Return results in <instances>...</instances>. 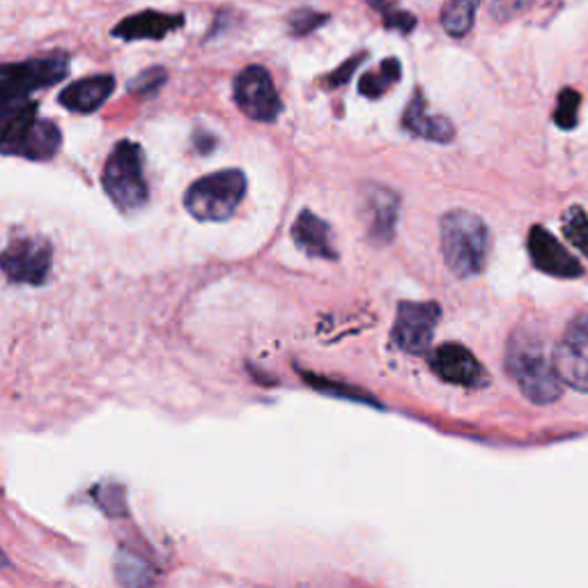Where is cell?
Masks as SVG:
<instances>
[{
  "mask_svg": "<svg viewBox=\"0 0 588 588\" xmlns=\"http://www.w3.org/2000/svg\"><path fill=\"white\" fill-rule=\"evenodd\" d=\"M329 19L332 16L324 14V12H317V10H311V8H299L288 16L290 35L292 37H307V35L315 33L317 28H322Z\"/></svg>",
  "mask_w": 588,
  "mask_h": 588,
  "instance_id": "obj_21",
  "label": "cell"
},
{
  "mask_svg": "<svg viewBox=\"0 0 588 588\" xmlns=\"http://www.w3.org/2000/svg\"><path fill=\"white\" fill-rule=\"evenodd\" d=\"M527 249L533 267L544 274H552L556 278H579L584 274L579 260L573 257V253L542 226H533L529 230Z\"/></svg>",
  "mask_w": 588,
  "mask_h": 588,
  "instance_id": "obj_10",
  "label": "cell"
},
{
  "mask_svg": "<svg viewBox=\"0 0 588 588\" xmlns=\"http://www.w3.org/2000/svg\"><path fill=\"white\" fill-rule=\"evenodd\" d=\"M5 568H10V561L5 559L3 552H0V571H5Z\"/></svg>",
  "mask_w": 588,
  "mask_h": 588,
  "instance_id": "obj_29",
  "label": "cell"
},
{
  "mask_svg": "<svg viewBox=\"0 0 588 588\" xmlns=\"http://www.w3.org/2000/svg\"><path fill=\"white\" fill-rule=\"evenodd\" d=\"M384 28L386 31H398L403 35L411 33L413 28H417V16L409 14V12H400V10H384Z\"/></svg>",
  "mask_w": 588,
  "mask_h": 588,
  "instance_id": "obj_27",
  "label": "cell"
},
{
  "mask_svg": "<svg viewBox=\"0 0 588 588\" xmlns=\"http://www.w3.org/2000/svg\"><path fill=\"white\" fill-rule=\"evenodd\" d=\"M531 3L533 0H494L492 8H490V14H492V19L504 24V21H511V19L519 16L521 12H527L531 8Z\"/></svg>",
  "mask_w": 588,
  "mask_h": 588,
  "instance_id": "obj_24",
  "label": "cell"
},
{
  "mask_svg": "<svg viewBox=\"0 0 588 588\" xmlns=\"http://www.w3.org/2000/svg\"><path fill=\"white\" fill-rule=\"evenodd\" d=\"M62 136L56 122L37 118V104L26 99L0 116V152L33 161L51 159Z\"/></svg>",
  "mask_w": 588,
  "mask_h": 588,
  "instance_id": "obj_3",
  "label": "cell"
},
{
  "mask_svg": "<svg viewBox=\"0 0 588 588\" xmlns=\"http://www.w3.org/2000/svg\"><path fill=\"white\" fill-rule=\"evenodd\" d=\"M506 370L511 380L536 405H552L563 394L552 355L544 340L531 329L513 332L506 350Z\"/></svg>",
  "mask_w": 588,
  "mask_h": 588,
  "instance_id": "obj_1",
  "label": "cell"
},
{
  "mask_svg": "<svg viewBox=\"0 0 588 588\" xmlns=\"http://www.w3.org/2000/svg\"><path fill=\"white\" fill-rule=\"evenodd\" d=\"M363 212H365V226H368L370 239L377 244H388L396 235L398 216H400L398 193L380 184L365 187Z\"/></svg>",
  "mask_w": 588,
  "mask_h": 588,
  "instance_id": "obj_11",
  "label": "cell"
},
{
  "mask_svg": "<svg viewBox=\"0 0 588 588\" xmlns=\"http://www.w3.org/2000/svg\"><path fill=\"white\" fill-rule=\"evenodd\" d=\"M552 361L563 384L588 394V357L577 352L573 345L561 340L552 355Z\"/></svg>",
  "mask_w": 588,
  "mask_h": 588,
  "instance_id": "obj_16",
  "label": "cell"
},
{
  "mask_svg": "<svg viewBox=\"0 0 588 588\" xmlns=\"http://www.w3.org/2000/svg\"><path fill=\"white\" fill-rule=\"evenodd\" d=\"M108 199L122 212H134L147 203V180L143 149L134 141H120L108 157L101 176Z\"/></svg>",
  "mask_w": 588,
  "mask_h": 588,
  "instance_id": "obj_4",
  "label": "cell"
},
{
  "mask_svg": "<svg viewBox=\"0 0 588 588\" xmlns=\"http://www.w3.org/2000/svg\"><path fill=\"white\" fill-rule=\"evenodd\" d=\"M400 74H403L400 60L386 58L375 72H368L359 79V93L368 99H380L400 81Z\"/></svg>",
  "mask_w": 588,
  "mask_h": 588,
  "instance_id": "obj_17",
  "label": "cell"
},
{
  "mask_svg": "<svg viewBox=\"0 0 588 588\" xmlns=\"http://www.w3.org/2000/svg\"><path fill=\"white\" fill-rule=\"evenodd\" d=\"M101 496H97V501H99V506L108 513V511H111V501H118V504H124V496H122V490L120 488H116V485H111V488H99L97 490Z\"/></svg>",
  "mask_w": 588,
  "mask_h": 588,
  "instance_id": "obj_28",
  "label": "cell"
},
{
  "mask_svg": "<svg viewBox=\"0 0 588 588\" xmlns=\"http://www.w3.org/2000/svg\"><path fill=\"white\" fill-rule=\"evenodd\" d=\"M579 106L581 95L575 88H563L554 108V124L561 129H575L579 122Z\"/></svg>",
  "mask_w": 588,
  "mask_h": 588,
  "instance_id": "obj_20",
  "label": "cell"
},
{
  "mask_svg": "<svg viewBox=\"0 0 588 588\" xmlns=\"http://www.w3.org/2000/svg\"><path fill=\"white\" fill-rule=\"evenodd\" d=\"M53 249L41 237L12 239L5 251H0V269L12 283L41 286L49 278Z\"/></svg>",
  "mask_w": 588,
  "mask_h": 588,
  "instance_id": "obj_7",
  "label": "cell"
},
{
  "mask_svg": "<svg viewBox=\"0 0 588 588\" xmlns=\"http://www.w3.org/2000/svg\"><path fill=\"white\" fill-rule=\"evenodd\" d=\"M247 193L242 170H219L195 180L184 193L187 212L199 221H226Z\"/></svg>",
  "mask_w": 588,
  "mask_h": 588,
  "instance_id": "obj_5",
  "label": "cell"
},
{
  "mask_svg": "<svg viewBox=\"0 0 588 588\" xmlns=\"http://www.w3.org/2000/svg\"><path fill=\"white\" fill-rule=\"evenodd\" d=\"M292 237H295V244L311 257H322V260L338 257V251L334 249V242H332L329 224L309 209L297 216V221L292 226Z\"/></svg>",
  "mask_w": 588,
  "mask_h": 588,
  "instance_id": "obj_15",
  "label": "cell"
},
{
  "mask_svg": "<svg viewBox=\"0 0 588 588\" xmlns=\"http://www.w3.org/2000/svg\"><path fill=\"white\" fill-rule=\"evenodd\" d=\"M563 235L568 237V242L579 249L588 257V214L573 205L563 212Z\"/></svg>",
  "mask_w": 588,
  "mask_h": 588,
  "instance_id": "obj_19",
  "label": "cell"
},
{
  "mask_svg": "<svg viewBox=\"0 0 588 588\" xmlns=\"http://www.w3.org/2000/svg\"><path fill=\"white\" fill-rule=\"evenodd\" d=\"M563 343L573 345L577 352H581L584 357H588V315L577 317L568 326V332H565V336H563Z\"/></svg>",
  "mask_w": 588,
  "mask_h": 588,
  "instance_id": "obj_25",
  "label": "cell"
},
{
  "mask_svg": "<svg viewBox=\"0 0 588 588\" xmlns=\"http://www.w3.org/2000/svg\"><path fill=\"white\" fill-rule=\"evenodd\" d=\"M442 255L446 267L460 278H471L485 269L492 235L481 216L469 209H451L440 221Z\"/></svg>",
  "mask_w": 588,
  "mask_h": 588,
  "instance_id": "obj_2",
  "label": "cell"
},
{
  "mask_svg": "<svg viewBox=\"0 0 588 588\" xmlns=\"http://www.w3.org/2000/svg\"><path fill=\"white\" fill-rule=\"evenodd\" d=\"M430 365L434 375L442 377L448 384L467 386V388H481L488 384V373L465 345L444 343L430 355Z\"/></svg>",
  "mask_w": 588,
  "mask_h": 588,
  "instance_id": "obj_9",
  "label": "cell"
},
{
  "mask_svg": "<svg viewBox=\"0 0 588 588\" xmlns=\"http://www.w3.org/2000/svg\"><path fill=\"white\" fill-rule=\"evenodd\" d=\"M442 317L440 303L403 301L394 324V343L407 355H423L430 350L434 326Z\"/></svg>",
  "mask_w": 588,
  "mask_h": 588,
  "instance_id": "obj_8",
  "label": "cell"
},
{
  "mask_svg": "<svg viewBox=\"0 0 588 588\" xmlns=\"http://www.w3.org/2000/svg\"><path fill=\"white\" fill-rule=\"evenodd\" d=\"M166 79H168V72L164 68H149V70L141 72L139 76H134L132 81H129L127 91L132 95H139V97H152V95H157L164 88Z\"/></svg>",
  "mask_w": 588,
  "mask_h": 588,
  "instance_id": "obj_22",
  "label": "cell"
},
{
  "mask_svg": "<svg viewBox=\"0 0 588 588\" xmlns=\"http://www.w3.org/2000/svg\"><path fill=\"white\" fill-rule=\"evenodd\" d=\"M232 95L239 111L255 122H274L283 111L274 79L263 64H249L239 72L232 85Z\"/></svg>",
  "mask_w": 588,
  "mask_h": 588,
  "instance_id": "obj_6",
  "label": "cell"
},
{
  "mask_svg": "<svg viewBox=\"0 0 588 588\" xmlns=\"http://www.w3.org/2000/svg\"><path fill=\"white\" fill-rule=\"evenodd\" d=\"M403 127L409 134L432 143H451L455 139L453 122L444 116H432L421 91H417V95L407 104L403 113Z\"/></svg>",
  "mask_w": 588,
  "mask_h": 588,
  "instance_id": "obj_14",
  "label": "cell"
},
{
  "mask_svg": "<svg viewBox=\"0 0 588 588\" xmlns=\"http://www.w3.org/2000/svg\"><path fill=\"white\" fill-rule=\"evenodd\" d=\"M116 91V79L111 74H95L85 76L74 83H70L58 97V101L68 108L72 113H95L97 108H101L108 97Z\"/></svg>",
  "mask_w": 588,
  "mask_h": 588,
  "instance_id": "obj_12",
  "label": "cell"
},
{
  "mask_svg": "<svg viewBox=\"0 0 588 588\" xmlns=\"http://www.w3.org/2000/svg\"><path fill=\"white\" fill-rule=\"evenodd\" d=\"M184 26L182 14H166L157 10H145L132 16H124L120 24L111 31L113 37L124 41H139V39H164L166 35L176 33Z\"/></svg>",
  "mask_w": 588,
  "mask_h": 588,
  "instance_id": "obj_13",
  "label": "cell"
},
{
  "mask_svg": "<svg viewBox=\"0 0 588 588\" xmlns=\"http://www.w3.org/2000/svg\"><path fill=\"white\" fill-rule=\"evenodd\" d=\"M481 0H448L442 10V28L451 37H465L473 28V19Z\"/></svg>",
  "mask_w": 588,
  "mask_h": 588,
  "instance_id": "obj_18",
  "label": "cell"
},
{
  "mask_svg": "<svg viewBox=\"0 0 588 588\" xmlns=\"http://www.w3.org/2000/svg\"><path fill=\"white\" fill-rule=\"evenodd\" d=\"M116 568H118V581H122L127 586H139V584H149L152 581L149 568L136 556L120 554Z\"/></svg>",
  "mask_w": 588,
  "mask_h": 588,
  "instance_id": "obj_23",
  "label": "cell"
},
{
  "mask_svg": "<svg viewBox=\"0 0 588 588\" xmlns=\"http://www.w3.org/2000/svg\"><path fill=\"white\" fill-rule=\"evenodd\" d=\"M363 60H365V53H357V56H352L350 60H345L338 70H334L329 76L324 79L326 88H340V85H345L347 81L352 79V74L357 72V68H359V64H361Z\"/></svg>",
  "mask_w": 588,
  "mask_h": 588,
  "instance_id": "obj_26",
  "label": "cell"
}]
</instances>
